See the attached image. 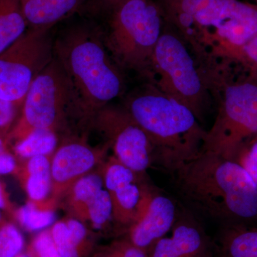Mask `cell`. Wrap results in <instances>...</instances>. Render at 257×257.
Here are the masks:
<instances>
[{
	"instance_id": "7",
	"label": "cell",
	"mask_w": 257,
	"mask_h": 257,
	"mask_svg": "<svg viewBox=\"0 0 257 257\" xmlns=\"http://www.w3.org/2000/svg\"><path fill=\"white\" fill-rule=\"evenodd\" d=\"M150 79L162 92L188 107L199 121L202 119L207 86L189 45L177 32H162L152 56Z\"/></svg>"
},
{
	"instance_id": "28",
	"label": "cell",
	"mask_w": 257,
	"mask_h": 257,
	"mask_svg": "<svg viewBox=\"0 0 257 257\" xmlns=\"http://www.w3.org/2000/svg\"><path fill=\"white\" fill-rule=\"evenodd\" d=\"M20 106L0 99V131L9 132Z\"/></svg>"
},
{
	"instance_id": "25",
	"label": "cell",
	"mask_w": 257,
	"mask_h": 257,
	"mask_svg": "<svg viewBox=\"0 0 257 257\" xmlns=\"http://www.w3.org/2000/svg\"><path fill=\"white\" fill-rule=\"evenodd\" d=\"M221 58L239 62L250 71L251 77L257 78V34L242 46L228 52Z\"/></svg>"
},
{
	"instance_id": "4",
	"label": "cell",
	"mask_w": 257,
	"mask_h": 257,
	"mask_svg": "<svg viewBox=\"0 0 257 257\" xmlns=\"http://www.w3.org/2000/svg\"><path fill=\"white\" fill-rule=\"evenodd\" d=\"M124 108L150 139L155 160L168 170L202 151L207 131L195 115L153 84L130 94Z\"/></svg>"
},
{
	"instance_id": "15",
	"label": "cell",
	"mask_w": 257,
	"mask_h": 257,
	"mask_svg": "<svg viewBox=\"0 0 257 257\" xmlns=\"http://www.w3.org/2000/svg\"><path fill=\"white\" fill-rule=\"evenodd\" d=\"M50 231L61 257H88L95 250L85 224L75 218L56 221Z\"/></svg>"
},
{
	"instance_id": "9",
	"label": "cell",
	"mask_w": 257,
	"mask_h": 257,
	"mask_svg": "<svg viewBox=\"0 0 257 257\" xmlns=\"http://www.w3.org/2000/svg\"><path fill=\"white\" fill-rule=\"evenodd\" d=\"M52 28H28L0 53V99L23 106L32 82L53 60Z\"/></svg>"
},
{
	"instance_id": "1",
	"label": "cell",
	"mask_w": 257,
	"mask_h": 257,
	"mask_svg": "<svg viewBox=\"0 0 257 257\" xmlns=\"http://www.w3.org/2000/svg\"><path fill=\"white\" fill-rule=\"evenodd\" d=\"M54 57L72 85L79 122L92 124L97 113L124 92L121 69L96 27L77 24L62 30L54 40Z\"/></svg>"
},
{
	"instance_id": "2",
	"label": "cell",
	"mask_w": 257,
	"mask_h": 257,
	"mask_svg": "<svg viewBox=\"0 0 257 257\" xmlns=\"http://www.w3.org/2000/svg\"><path fill=\"white\" fill-rule=\"evenodd\" d=\"M172 172L180 195L204 215L216 220L256 217V184L238 162L202 150Z\"/></svg>"
},
{
	"instance_id": "16",
	"label": "cell",
	"mask_w": 257,
	"mask_h": 257,
	"mask_svg": "<svg viewBox=\"0 0 257 257\" xmlns=\"http://www.w3.org/2000/svg\"><path fill=\"white\" fill-rule=\"evenodd\" d=\"M52 155L32 157L19 163L15 175L20 179L29 200L38 202L51 197Z\"/></svg>"
},
{
	"instance_id": "36",
	"label": "cell",
	"mask_w": 257,
	"mask_h": 257,
	"mask_svg": "<svg viewBox=\"0 0 257 257\" xmlns=\"http://www.w3.org/2000/svg\"><path fill=\"white\" fill-rule=\"evenodd\" d=\"M256 138H257V135H256Z\"/></svg>"
},
{
	"instance_id": "14",
	"label": "cell",
	"mask_w": 257,
	"mask_h": 257,
	"mask_svg": "<svg viewBox=\"0 0 257 257\" xmlns=\"http://www.w3.org/2000/svg\"><path fill=\"white\" fill-rule=\"evenodd\" d=\"M150 257H210L205 234L197 224L187 220L176 223L172 236L152 246Z\"/></svg>"
},
{
	"instance_id": "5",
	"label": "cell",
	"mask_w": 257,
	"mask_h": 257,
	"mask_svg": "<svg viewBox=\"0 0 257 257\" xmlns=\"http://www.w3.org/2000/svg\"><path fill=\"white\" fill-rule=\"evenodd\" d=\"M163 13L151 0H128L110 14L104 43L121 69L150 78L152 56L163 32Z\"/></svg>"
},
{
	"instance_id": "24",
	"label": "cell",
	"mask_w": 257,
	"mask_h": 257,
	"mask_svg": "<svg viewBox=\"0 0 257 257\" xmlns=\"http://www.w3.org/2000/svg\"><path fill=\"white\" fill-rule=\"evenodd\" d=\"M92 257H150L145 250L135 246L130 240L119 239L94 250Z\"/></svg>"
},
{
	"instance_id": "17",
	"label": "cell",
	"mask_w": 257,
	"mask_h": 257,
	"mask_svg": "<svg viewBox=\"0 0 257 257\" xmlns=\"http://www.w3.org/2000/svg\"><path fill=\"white\" fill-rule=\"evenodd\" d=\"M29 28L54 27L73 14L84 0H20Z\"/></svg>"
},
{
	"instance_id": "27",
	"label": "cell",
	"mask_w": 257,
	"mask_h": 257,
	"mask_svg": "<svg viewBox=\"0 0 257 257\" xmlns=\"http://www.w3.org/2000/svg\"><path fill=\"white\" fill-rule=\"evenodd\" d=\"M241 160V162L238 163L242 166L243 168L247 172L257 185V138L243 152Z\"/></svg>"
},
{
	"instance_id": "18",
	"label": "cell",
	"mask_w": 257,
	"mask_h": 257,
	"mask_svg": "<svg viewBox=\"0 0 257 257\" xmlns=\"http://www.w3.org/2000/svg\"><path fill=\"white\" fill-rule=\"evenodd\" d=\"M102 173H91L79 179L69 189L67 197V207L75 219L85 223L88 209L98 193L104 188Z\"/></svg>"
},
{
	"instance_id": "19",
	"label": "cell",
	"mask_w": 257,
	"mask_h": 257,
	"mask_svg": "<svg viewBox=\"0 0 257 257\" xmlns=\"http://www.w3.org/2000/svg\"><path fill=\"white\" fill-rule=\"evenodd\" d=\"M57 201L52 197L43 201L29 200L17 208L13 217L23 229L36 232L48 229L56 222Z\"/></svg>"
},
{
	"instance_id": "21",
	"label": "cell",
	"mask_w": 257,
	"mask_h": 257,
	"mask_svg": "<svg viewBox=\"0 0 257 257\" xmlns=\"http://www.w3.org/2000/svg\"><path fill=\"white\" fill-rule=\"evenodd\" d=\"M57 134L50 130H37L13 145L15 156L21 160L52 155L57 149Z\"/></svg>"
},
{
	"instance_id": "11",
	"label": "cell",
	"mask_w": 257,
	"mask_h": 257,
	"mask_svg": "<svg viewBox=\"0 0 257 257\" xmlns=\"http://www.w3.org/2000/svg\"><path fill=\"white\" fill-rule=\"evenodd\" d=\"M104 187L110 196L112 218L130 227L144 211L152 197V191L140 181V174L111 157L102 172Z\"/></svg>"
},
{
	"instance_id": "10",
	"label": "cell",
	"mask_w": 257,
	"mask_h": 257,
	"mask_svg": "<svg viewBox=\"0 0 257 257\" xmlns=\"http://www.w3.org/2000/svg\"><path fill=\"white\" fill-rule=\"evenodd\" d=\"M91 125L105 137L115 158L136 173L143 175L155 160L150 139L125 108L109 104Z\"/></svg>"
},
{
	"instance_id": "8",
	"label": "cell",
	"mask_w": 257,
	"mask_h": 257,
	"mask_svg": "<svg viewBox=\"0 0 257 257\" xmlns=\"http://www.w3.org/2000/svg\"><path fill=\"white\" fill-rule=\"evenodd\" d=\"M225 84L219 111L206 133L202 150L235 160L248 140L257 135V80Z\"/></svg>"
},
{
	"instance_id": "12",
	"label": "cell",
	"mask_w": 257,
	"mask_h": 257,
	"mask_svg": "<svg viewBox=\"0 0 257 257\" xmlns=\"http://www.w3.org/2000/svg\"><path fill=\"white\" fill-rule=\"evenodd\" d=\"M109 147L107 144L99 150L74 139L67 140L56 149L51 160V197L58 201L64 197L79 179L91 173Z\"/></svg>"
},
{
	"instance_id": "23",
	"label": "cell",
	"mask_w": 257,
	"mask_h": 257,
	"mask_svg": "<svg viewBox=\"0 0 257 257\" xmlns=\"http://www.w3.org/2000/svg\"><path fill=\"white\" fill-rule=\"evenodd\" d=\"M25 247V238L14 223L5 221L0 225V257H16Z\"/></svg>"
},
{
	"instance_id": "26",
	"label": "cell",
	"mask_w": 257,
	"mask_h": 257,
	"mask_svg": "<svg viewBox=\"0 0 257 257\" xmlns=\"http://www.w3.org/2000/svg\"><path fill=\"white\" fill-rule=\"evenodd\" d=\"M25 253L29 257H61L51 234L50 227L40 231L34 236Z\"/></svg>"
},
{
	"instance_id": "30",
	"label": "cell",
	"mask_w": 257,
	"mask_h": 257,
	"mask_svg": "<svg viewBox=\"0 0 257 257\" xmlns=\"http://www.w3.org/2000/svg\"><path fill=\"white\" fill-rule=\"evenodd\" d=\"M16 209L10 199L4 183L0 180V211H5L13 217Z\"/></svg>"
},
{
	"instance_id": "34",
	"label": "cell",
	"mask_w": 257,
	"mask_h": 257,
	"mask_svg": "<svg viewBox=\"0 0 257 257\" xmlns=\"http://www.w3.org/2000/svg\"><path fill=\"white\" fill-rule=\"evenodd\" d=\"M16 257H29L28 255L26 254V253L23 252L20 253V254H19L18 256H17Z\"/></svg>"
},
{
	"instance_id": "31",
	"label": "cell",
	"mask_w": 257,
	"mask_h": 257,
	"mask_svg": "<svg viewBox=\"0 0 257 257\" xmlns=\"http://www.w3.org/2000/svg\"><path fill=\"white\" fill-rule=\"evenodd\" d=\"M97 6L106 13H112L121 5L124 4L128 0H96Z\"/></svg>"
},
{
	"instance_id": "3",
	"label": "cell",
	"mask_w": 257,
	"mask_h": 257,
	"mask_svg": "<svg viewBox=\"0 0 257 257\" xmlns=\"http://www.w3.org/2000/svg\"><path fill=\"white\" fill-rule=\"evenodd\" d=\"M158 5L199 57L221 58L257 34V6L241 0H160Z\"/></svg>"
},
{
	"instance_id": "22",
	"label": "cell",
	"mask_w": 257,
	"mask_h": 257,
	"mask_svg": "<svg viewBox=\"0 0 257 257\" xmlns=\"http://www.w3.org/2000/svg\"><path fill=\"white\" fill-rule=\"evenodd\" d=\"M224 257H257V229H233L221 241Z\"/></svg>"
},
{
	"instance_id": "29",
	"label": "cell",
	"mask_w": 257,
	"mask_h": 257,
	"mask_svg": "<svg viewBox=\"0 0 257 257\" xmlns=\"http://www.w3.org/2000/svg\"><path fill=\"white\" fill-rule=\"evenodd\" d=\"M18 165L19 162L15 154L8 150L0 156V175H15Z\"/></svg>"
},
{
	"instance_id": "13",
	"label": "cell",
	"mask_w": 257,
	"mask_h": 257,
	"mask_svg": "<svg viewBox=\"0 0 257 257\" xmlns=\"http://www.w3.org/2000/svg\"><path fill=\"white\" fill-rule=\"evenodd\" d=\"M176 214L175 203L170 198L152 192L146 209L130 226L128 239L149 253L152 246L172 229Z\"/></svg>"
},
{
	"instance_id": "6",
	"label": "cell",
	"mask_w": 257,
	"mask_h": 257,
	"mask_svg": "<svg viewBox=\"0 0 257 257\" xmlns=\"http://www.w3.org/2000/svg\"><path fill=\"white\" fill-rule=\"evenodd\" d=\"M22 107L20 119L8 133L10 145L35 130L57 134L67 127L69 118L77 119L73 89L55 57L32 82Z\"/></svg>"
},
{
	"instance_id": "32",
	"label": "cell",
	"mask_w": 257,
	"mask_h": 257,
	"mask_svg": "<svg viewBox=\"0 0 257 257\" xmlns=\"http://www.w3.org/2000/svg\"><path fill=\"white\" fill-rule=\"evenodd\" d=\"M8 132L0 131V156L10 150V141Z\"/></svg>"
},
{
	"instance_id": "33",
	"label": "cell",
	"mask_w": 257,
	"mask_h": 257,
	"mask_svg": "<svg viewBox=\"0 0 257 257\" xmlns=\"http://www.w3.org/2000/svg\"><path fill=\"white\" fill-rule=\"evenodd\" d=\"M6 220H5V219H3V214H2V211H0V225L3 224V223Z\"/></svg>"
},
{
	"instance_id": "35",
	"label": "cell",
	"mask_w": 257,
	"mask_h": 257,
	"mask_svg": "<svg viewBox=\"0 0 257 257\" xmlns=\"http://www.w3.org/2000/svg\"><path fill=\"white\" fill-rule=\"evenodd\" d=\"M253 2L255 3V5H256L257 6V0H253Z\"/></svg>"
},
{
	"instance_id": "20",
	"label": "cell",
	"mask_w": 257,
	"mask_h": 257,
	"mask_svg": "<svg viewBox=\"0 0 257 257\" xmlns=\"http://www.w3.org/2000/svg\"><path fill=\"white\" fill-rule=\"evenodd\" d=\"M20 0H0V53L28 30Z\"/></svg>"
}]
</instances>
